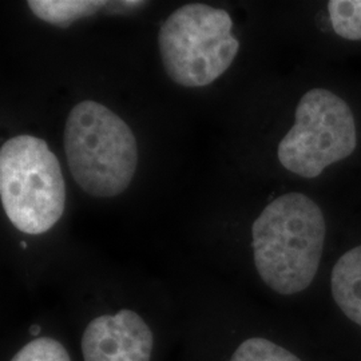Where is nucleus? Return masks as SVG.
Instances as JSON below:
<instances>
[{"label":"nucleus","mask_w":361,"mask_h":361,"mask_svg":"<svg viewBox=\"0 0 361 361\" xmlns=\"http://www.w3.org/2000/svg\"><path fill=\"white\" fill-rule=\"evenodd\" d=\"M325 235L323 212L305 194H284L271 201L252 226L261 280L284 296L305 290L319 271Z\"/></svg>","instance_id":"1"},{"label":"nucleus","mask_w":361,"mask_h":361,"mask_svg":"<svg viewBox=\"0 0 361 361\" xmlns=\"http://www.w3.org/2000/svg\"><path fill=\"white\" fill-rule=\"evenodd\" d=\"M65 152L78 186L95 198L123 193L138 165L133 130L114 111L95 101H82L68 113Z\"/></svg>","instance_id":"2"},{"label":"nucleus","mask_w":361,"mask_h":361,"mask_svg":"<svg viewBox=\"0 0 361 361\" xmlns=\"http://www.w3.org/2000/svg\"><path fill=\"white\" fill-rule=\"evenodd\" d=\"M0 198L6 216L20 232H49L61 219L66 182L46 141L22 134L1 145Z\"/></svg>","instance_id":"3"},{"label":"nucleus","mask_w":361,"mask_h":361,"mask_svg":"<svg viewBox=\"0 0 361 361\" xmlns=\"http://www.w3.org/2000/svg\"><path fill=\"white\" fill-rule=\"evenodd\" d=\"M229 13L189 3L169 16L158 32L162 65L183 87H205L217 80L240 50Z\"/></svg>","instance_id":"4"},{"label":"nucleus","mask_w":361,"mask_h":361,"mask_svg":"<svg viewBox=\"0 0 361 361\" xmlns=\"http://www.w3.org/2000/svg\"><path fill=\"white\" fill-rule=\"evenodd\" d=\"M356 146V122L348 104L332 91L313 89L300 99L295 125L279 145L277 157L288 171L316 178L352 155Z\"/></svg>","instance_id":"5"},{"label":"nucleus","mask_w":361,"mask_h":361,"mask_svg":"<svg viewBox=\"0 0 361 361\" xmlns=\"http://www.w3.org/2000/svg\"><path fill=\"white\" fill-rule=\"evenodd\" d=\"M80 345L85 361H150L154 336L137 312L122 310L91 320Z\"/></svg>","instance_id":"6"},{"label":"nucleus","mask_w":361,"mask_h":361,"mask_svg":"<svg viewBox=\"0 0 361 361\" xmlns=\"http://www.w3.org/2000/svg\"><path fill=\"white\" fill-rule=\"evenodd\" d=\"M331 288L338 308L361 326V245L338 258L332 271Z\"/></svg>","instance_id":"7"},{"label":"nucleus","mask_w":361,"mask_h":361,"mask_svg":"<svg viewBox=\"0 0 361 361\" xmlns=\"http://www.w3.org/2000/svg\"><path fill=\"white\" fill-rule=\"evenodd\" d=\"M107 3L101 0H28L27 6L40 20L67 27L82 18L106 10Z\"/></svg>","instance_id":"8"},{"label":"nucleus","mask_w":361,"mask_h":361,"mask_svg":"<svg viewBox=\"0 0 361 361\" xmlns=\"http://www.w3.org/2000/svg\"><path fill=\"white\" fill-rule=\"evenodd\" d=\"M328 11L340 38L361 40V0H331Z\"/></svg>","instance_id":"9"},{"label":"nucleus","mask_w":361,"mask_h":361,"mask_svg":"<svg viewBox=\"0 0 361 361\" xmlns=\"http://www.w3.org/2000/svg\"><path fill=\"white\" fill-rule=\"evenodd\" d=\"M231 361H302L288 349L283 348L268 338L252 337L245 340Z\"/></svg>","instance_id":"10"},{"label":"nucleus","mask_w":361,"mask_h":361,"mask_svg":"<svg viewBox=\"0 0 361 361\" xmlns=\"http://www.w3.org/2000/svg\"><path fill=\"white\" fill-rule=\"evenodd\" d=\"M11 361H71L62 343L51 337H39L20 349Z\"/></svg>","instance_id":"11"}]
</instances>
